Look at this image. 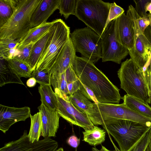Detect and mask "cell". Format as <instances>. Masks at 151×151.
I'll return each instance as SVG.
<instances>
[{
    "mask_svg": "<svg viewBox=\"0 0 151 151\" xmlns=\"http://www.w3.org/2000/svg\"><path fill=\"white\" fill-rule=\"evenodd\" d=\"M31 110L28 106L17 108L0 104V130L4 133L15 123L29 117Z\"/></svg>",
    "mask_w": 151,
    "mask_h": 151,
    "instance_id": "cell-13",
    "label": "cell"
},
{
    "mask_svg": "<svg viewBox=\"0 0 151 151\" xmlns=\"http://www.w3.org/2000/svg\"><path fill=\"white\" fill-rule=\"evenodd\" d=\"M19 42L9 38L0 39V58L7 60L16 56L19 52L17 48Z\"/></svg>",
    "mask_w": 151,
    "mask_h": 151,
    "instance_id": "cell-24",
    "label": "cell"
},
{
    "mask_svg": "<svg viewBox=\"0 0 151 151\" xmlns=\"http://www.w3.org/2000/svg\"><path fill=\"white\" fill-rule=\"evenodd\" d=\"M41 112L42 129L41 136L45 138L55 137L59 127V116L57 110H52L42 103L38 107Z\"/></svg>",
    "mask_w": 151,
    "mask_h": 151,
    "instance_id": "cell-15",
    "label": "cell"
},
{
    "mask_svg": "<svg viewBox=\"0 0 151 151\" xmlns=\"http://www.w3.org/2000/svg\"><path fill=\"white\" fill-rule=\"evenodd\" d=\"M56 110L59 116L70 123L83 128L91 129L94 126L86 114L77 109L69 101L58 96Z\"/></svg>",
    "mask_w": 151,
    "mask_h": 151,
    "instance_id": "cell-12",
    "label": "cell"
},
{
    "mask_svg": "<svg viewBox=\"0 0 151 151\" xmlns=\"http://www.w3.org/2000/svg\"><path fill=\"white\" fill-rule=\"evenodd\" d=\"M69 101L79 111L86 115L94 125L96 117V103H92L80 90L68 96Z\"/></svg>",
    "mask_w": 151,
    "mask_h": 151,
    "instance_id": "cell-18",
    "label": "cell"
},
{
    "mask_svg": "<svg viewBox=\"0 0 151 151\" xmlns=\"http://www.w3.org/2000/svg\"><path fill=\"white\" fill-rule=\"evenodd\" d=\"M58 146V142L50 137L30 142L27 130L17 140L6 143L0 149V151H56Z\"/></svg>",
    "mask_w": 151,
    "mask_h": 151,
    "instance_id": "cell-11",
    "label": "cell"
},
{
    "mask_svg": "<svg viewBox=\"0 0 151 151\" xmlns=\"http://www.w3.org/2000/svg\"><path fill=\"white\" fill-rule=\"evenodd\" d=\"M54 29L36 69L49 71L70 38V28L60 19L54 20Z\"/></svg>",
    "mask_w": 151,
    "mask_h": 151,
    "instance_id": "cell-6",
    "label": "cell"
},
{
    "mask_svg": "<svg viewBox=\"0 0 151 151\" xmlns=\"http://www.w3.org/2000/svg\"><path fill=\"white\" fill-rule=\"evenodd\" d=\"M116 19L108 24L101 37L103 62L111 61L119 64L129 54L128 50L116 39L115 32Z\"/></svg>",
    "mask_w": 151,
    "mask_h": 151,
    "instance_id": "cell-10",
    "label": "cell"
},
{
    "mask_svg": "<svg viewBox=\"0 0 151 151\" xmlns=\"http://www.w3.org/2000/svg\"><path fill=\"white\" fill-rule=\"evenodd\" d=\"M80 139L74 135H73L69 137L67 139V143L71 147L74 148H77L80 144Z\"/></svg>",
    "mask_w": 151,
    "mask_h": 151,
    "instance_id": "cell-40",
    "label": "cell"
},
{
    "mask_svg": "<svg viewBox=\"0 0 151 151\" xmlns=\"http://www.w3.org/2000/svg\"><path fill=\"white\" fill-rule=\"evenodd\" d=\"M54 22V20L51 22H47L31 29L19 42L17 48L36 43L49 32L53 26Z\"/></svg>",
    "mask_w": 151,
    "mask_h": 151,
    "instance_id": "cell-19",
    "label": "cell"
},
{
    "mask_svg": "<svg viewBox=\"0 0 151 151\" xmlns=\"http://www.w3.org/2000/svg\"><path fill=\"white\" fill-rule=\"evenodd\" d=\"M41 0H19L11 17L0 27V39L9 38L20 42L31 28L32 14Z\"/></svg>",
    "mask_w": 151,
    "mask_h": 151,
    "instance_id": "cell-2",
    "label": "cell"
},
{
    "mask_svg": "<svg viewBox=\"0 0 151 151\" xmlns=\"http://www.w3.org/2000/svg\"><path fill=\"white\" fill-rule=\"evenodd\" d=\"M115 32L118 42L130 52L134 46V31L130 19L124 13L116 19Z\"/></svg>",
    "mask_w": 151,
    "mask_h": 151,
    "instance_id": "cell-14",
    "label": "cell"
},
{
    "mask_svg": "<svg viewBox=\"0 0 151 151\" xmlns=\"http://www.w3.org/2000/svg\"><path fill=\"white\" fill-rule=\"evenodd\" d=\"M144 34L151 43V27L150 25L145 29L144 32Z\"/></svg>",
    "mask_w": 151,
    "mask_h": 151,
    "instance_id": "cell-42",
    "label": "cell"
},
{
    "mask_svg": "<svg viewBox=\"0 0 151 151\" xmlns=\"http://www.w3.org/2000/svg\"><path fill=\"white\" fill-rule=\"evenodd\" d=\"M80 82L81 85L79 90L82 93L91 101L97 104H98L99 102L92 91L83 84L81 81Z\"/></svg>",
    "mask_w": 151,
    "mask_h": 151,
    "instance_id": "cell-36",
    "label": "cell"
},
{
    "mask_svg": "<svg viewBox=\"0 0 151 151\" xmlns=\"http://www.w3.org/2000/svg\"><path fill=\"white\" fill-rule=\"evenodd\" d=\"M92 151H116V150H108L105 147L102 145L101 148L100 150H98L96 147H92Z\"/></svg>",
    "mask_w": 151,
    "mask_h": 151,
    "instance_id": "cell-43",
    "label": "cell"
},
{
    "mask_svg": "<svg viewBox=\"0 0 151 151\" xmlns=\"http://www.w3.org/2000/svg\"><path fill=\"white\" fill-rule=\"evenodd\" d=\"M56 151H64V150L62 147H60L57 149Z\"/></svg>",
    "mask_w": 151,
    "mask_h": 151,
    "instance_id": "cell-46",
    "label": "cell"
},
{
    "mask_svg": "<svg viewBox=\"0 0 151 151\" xmlns=\"http://www.w3.org/2000/svg\"><path fill=\"white\" fill-rule=\"evenodd\" d=\"M97 113L95 126L103 125L105 123L118 119L136 122L149 127L151 126V119L127 107L123 103L120 104H96Z\"/></svg>",
    "mask_w": 151,
    "mask_h": 151,
    "instance_id": "cell-7",
    "label": "cell"
},
{
    "mask_svg": "<svg viewBox=\"0 0 151 151\" xmlns=\"http://www.w3.org/2000/svg\"><path fill=\"white\" fill-rule=\"evenodd\" d=\"M102 126L117 143L120 151L128 150L151 127L124 119L107 122Z\"/></svg>",
    "mask_w": 151,
    "mask_h": 151,
    "instance_id": "cell-5",
    "label": "cell"
},
{
    "mask_svg": "<svg viewBox=\"0 0 151 151\" xmlns=\"http://www.w3.org/2000/svg\"><path fill=\"white\" fill-rule=\"evenodd\" d=\"M60 0H41L31 18V29L47 22L54 12L58 9Z\"/></svg>",
    "mask_w": 151,
    "mask_h": 151,
    "instance_id": "cell-17",
    "label": "cell"
},
{
    "mask_svg": "<svg viewBox=\"0 0 151 151\" xmlns=\"http://www.w3.org/2000/svg\"><path fill=\"white\" fill-rule=\"evenodd\" d=\"M110 4L101 0H77L75 16L101 37L105 28Z\"/></svg>",
    "mask_w": 151,
    "mask_h": 151,
    "instance_id": "cell-4",
    "label": "cell"
},
{
    "mask_svg": "<svg viewBox=\"0 0 151 151\" xmlns=\"http://www.w3.org/2000/svg\"><path fill=\"white\" fill-rule=\"evenodd\" d=\"M145 151H151V145L150 143L147 147Z\"/></svg>",
    "mask_w": 151,
    "mask_h": 151,
    "instance_id": "cell-45",
    "label": "cell"
},
{
    "mask_svg": "<svg viewBox=\"0 0 151 151\" xmlns=\"http://www.w3.org/2000/svg\"><path fill=\"white\" fill-rule=\"evenodd\" d=\"M83 141L91 145L96 146L101 144L105 139L106 131L101 128L94 126L91 129L83 132Z\"/></svg>",
    "mask_w": 151,
    "mask_h": 151,
    "instance_id": "cell-26",
    "label": "cell"
},
{
    "mask_svg": "<svg viewBox=\"0 0 151 151\" xmlns=\"http://www.w3.org/2000/svg\"><path fill=\"white\" fill-rule=\"evenodd\" d=\"M50 82L57 95L69 101V94L65 71L60 74H51Z\"/></svg>",
    "mask_w": 151,
    "mask_h": 151,
    "instance_id": "cell-23",
    "label": "cell"
},
{
    "mask_svg": "<svg viewBox=\"0 0 151 151\" xmlns=\"http://www.w3.org/2000/svg\"><path fill=\"white\" fill-rule=\"evenodd\" d=\"M7 60L11 68L20 77L28 78L32 77V71L28 64L14 57Z\"/></svg>",
    "mask_w": 151,
    "mask_h": 151,
    "instance_id": "cell-29",
    "label": "cell"
},
{
    "mask_svg": "<svg viewBox=\"0 0 151 151\" xmlns=\"http://www.w3.org/2000/svg\"><path fill=\"white\" fill-rule=\"evenodd\" d=\"M81 82L79 79L71 83L68 84L67 87L69 96L71 95L79 90Z\"/></svg>",
    "mask_w": 151,
    "mask_h": 151,
    "instance_id": "cell-39",
    "label": "cell"
},
{
    "mask_svg": "<svg viewBox=\"0 0 151 151\" xmlns=\"http://www.w3.org/2000/svg\"><path fill=\"white\" fill-rule=\"evenodd\" d=\"M70 38L77 52L93 63L102 58L101 38L87 27L76 29L70 33Z\"/></svg>",
    "mask_w": 151,
    "mask_h": 151,
    "instance_id": "cell-8",
    "label": "cell"
},
{
    "mask_svg": "<svg viewBox=\"0 0 151 151\" xmlns=\"http://www.w3.org/2000/svg\"><path fill=\"white\" fill-rule=\"evenodd\" d=\"M150 144L151 145V137L150 140Z\"/></svg>",
    "mask_w": 151,
    "mask_h": 151,
    "instance_id": "cell-48",
    "label": "cell"
},
{
    "mask_svg": "<svg viewBox=\"0 0 151 151\" xmlns=\"http://www.w3.org/2000/svg\"><path fill=\"white\" fill-rule=\"evenodd\" d=\"M80 81L91 89L99 103L118 104L119 89L89 60L76 56L72 66Z\"/></svg>",
    "mask_w": 151,
    "mask_h": 151,
    "instance_id": "cell-1",
    "label": "cell"
},
{
    "mask_svg": "<svg viewBox=\"0 0 151 151\" xmlns=\"http://www.w3.org/2000/svg\"><path fill=\"white\" fill-rule=\"evenodd\" d=\"M32 77L34 78L37 82L40 85H51V74L46 70H40L35 69L31 74Z\"/></svg>",
    "mask_w": 151,
    "mask_h": 151,
    "instance_id": "cell-32",
    "label": "cell"
},
{
    "mask_svg": "<svg viewBox=\"0 0 151 151\" xmlns=\"http://www.w3.org/2000/svg\"><path fill=\"white\" fill-rule=\"evenodd\" d=\"M151 127L142 137L127 151H145L150 142Z\"/></svg>",
    "mask_w": 151,
    "mask_h": 151,
    "instance_id": "cell-31",
    "label": "cell"
},
{
    "mask_svg": "<svg viewBox=\"0 0 151 151\" xmlns=\"http://www.w3.org/2000/svg\"><path fill=\"white\" fill-rule=\"evenodd\" d=\"M0 86L6 84L16 83L24 86L20 77L10 67L7 60L0 58Z\"/></svg>",
    "mask_w": 151,
    "mask_h": 151,
    "instance_id": "cell-21",
    "label": "cell"
},
{
    "mask_svg": "<svg viewBox=\"0 0 151 151\" xmlns=\"http://www.w3.org/2000/svg\"><path fill=\"white\" fill-rule=\"evenodd\" d=\"M19 0H0V27L9 20L15 12Z\"/></svg>",
    "mask_w": 151,
    "mask_h": 151,
    "instance_id": "cell-27",
    "label": "cell"
},
{
    "mask_svg": "<svg viewBox=\"0 0 151 151\" xmlns=\"http://www.w3.org/2000/svg\"><path fill=\"white\" fill-rule=\"evenodd\" d=\"M137 13L134 8L130 5L126 15L131 21L134 31V47L129 54L130 58L142 70L151 59V43L140 30Z\"/></svg>",
    "mask_w": 151,
    "mask_h": 151,
    "instance_id": "cell-9",
    "label": "cell"
},
{
    "mask_svg": "<svg viewBox=\"0 0 151 151\" xmlns=\"http://www.w3.org/2000/svg\"><path fill=\"white\" fill-rule=\"evenodd\" d=\"M121 88L127 94L148 104L151 98L143 72L130 58L122 62L117 71Z\"/></svg>",
    "mask_w": 151,
    "mask_h": 151,
    "instance_id": "cell-3",
    "label": "cell"
},
{
    "mask_svg": "<svg viewBox=\"0 0 151 151\" xmlns=\"http://www.w3.org/2000/svg\"><path fill=\"white\" fill-rule=\"evenodd\" d=\"M142 70L147 86L151 98V59Z\"/></svg>",
    "mask_w": 151,
    "mask_h": 151,
    "instance_id": "cell-37",
    "label": "cell"
},
{
    "mask_svg": "<svg viewBox=\"0 0 151 151\" xmlns=\"http://www.w3.org/2000/svg\"><path fill=\"white\" fill-rule=\"evenodd\" d=\"M53 29V25L49 32L34 44L31 51L29 63L32 72L36 69L40 58L52 35Z\"/></svg>",
    "mask_w": 151,
    "mask_h": 151,
    "instance_id": "cell-20",
    "label": "cell"
},
{
    "mask_svg": "<svg viewBox=\"0 0 151 151\" xmlns=\"http://www.w3.org/2000/svg\"><path fill=\"white\" fill-rule=\"evenodd\" d=\"M149 0H134L135 4V9L140 17H144L147 16L148 14L146 11L147 4Z\"/></svg>",
    "mask_w": 151,
    "mask_h": 151,
    "instance_id": "cell-35",
    "label": "cell"
},
{
    "mask_svg": "<svg viewBox=\"0 0 151 151\" xmlns=\"http://www.w3.org/2000/svg\"><path fill=\"white\" fill-rule=\"evenodd\" d=\"M76 50L70 38L49 72L51 74H61L73 66L76 57Z\"/></svg>",
    "mask_w": 151,
    "mask_h": 151,
    "instance_id": "cell-16",
    "label": "cell"
},
{
    "mask_svg": "<svg viewBox=\"0 0 151 151\" xmlns=\"http://www.w3.org/2000/svg\"><path fill=\"white\" fill-rule=\"evenodd\" d=\"M38 89L41 103L51 110H56L58 96L52 90L51 85H40Z\"/></svg>",
    "mask_w": 151,
    "mask_h": 151,
    "instance_id": "cell-22",
    "label": "cell"
},
{
    "mask_svg": "<svg viewBox=\"0 0 151 151\" xmlns=\"http://www.w3.org/2000/svg\"><path fill=\"white\" fill-rule=\"evenodd\" d=\"M31 125L28 134L29 140L33 143L39 140L42 129V121L41 112L39 111L34 115L30 114Z\"/></svg>",
    "mask_w": 151,
    "mask_h": 151,
    "instance_id": "cell-28",
    "label": "cell"
},
{
    "mask_svg": "<svg viewBox=\"0 0 151 151\" xmlns=\"http://www.w3.org/2000/svg\"><path fill=\"white\" fill-rule=\"evenodd\" d=\"M77 0H60L58 9L61 15H63L65 19L70 15H75Z\"/></svg>",
    "mask_w": 151,
    "mask_h": 151,
    "instance_id": "cell-30",
    "label": "cell"
},
{
    "mask_svg": "<svg viewBox=\"0 0 151 151\" xmlns=\"http://www.w3.org/2000/svg\"><path fill=\"white\" fill-rule=\"evenodd\" d=\"M137 17L140 30L142 33H144L145 29L150 24V21L148 15L142 17L137 13Z\"/></svg>",
    "mask_w": 151,
    "mask_h": 151,
    "instance_id": "cell-38",
    "label": "cell"
},
{
    "mask_svg": "<svg viewBox=\"0 0 151 151\" xmlns=\"http://www.w3.org/2000/svg\"><path fill=\"white\" fill-rule=\"evenodd\" d=\"M146 11H148L149 14H151V0H149L146 6Z\"/></svg>",
    "mask_w": 151,
    "mask_h": 151,
    "instance_id": "cell-44",
    "label": "cell"
},
{
    "mask_svg": "<svg viewBox=\"0 0 151 151\" xmlns=\"http://www.w3.org/2000/svg\"><path fill=\"white\" fill-rule=\"evenodd\" d=\"M148 16L149 17L150 21V26L151 27V14H148Z\"/></svg>",
    "mask_w": 151,
    "mask_h": 151,
    "instance_id": "cell-47",
    "label": "cell"
},
{
    "mask_svg": "<svg viewBox=\"0 0 151 151\" xmlns=\"http://www.w3.org/2000/svg\"><path fill=\"white\" fill-rule=\"evenodd\" d=\"M124 12L123 9L117 5L115 2L110 3L109 16L105 28L110 22L118 18L124 13Z\"/></svg>",
    "mask_w": 151,
    "mask_h": 151,
    "instance_id": "cell-33",
    "label": "cell"
},
{
    "mask_svg": "<svg viewBox=\"0 0 151 151\" xmlns=\"http://www.w3.org/2000/svg\"><path fill=\"white\" fill-rule=\"evenodd\" d=\"M35 44H31L22 47L17 48L19 52L14 58L29 64L31 51Z\"/></svg>",
    "mask_w": 151,
    "mask_h": 151,
    "instance_id": "cell-34",
    "label": "cell"
},
{
    "mask_svg": "<svg viewBox=\"0 0 151 151\" xmlns=\"http://www.w3.org/2000/svg\"><path fill=\"white\" fill-rule=\"evenodd\" d=\"M37 83L36 79L33 77H31L27 81L26 84L29 87H32L36 85Z\"/></svg>",
    "mask_w": 151,
    "mask_h": 151,
    "instance_id": "cell-41",
    "label": "cell"
},
{
    "mask_svg": "<svg viewBox=\"0 0 151 151\" xmlns=\"http://www.w3.org/2000/svg\"><path fill=\"white\" fill-rule=\"evenodd\" d=\"M121 99L123 100V104L125 106L151 119V107L149 105L127 94L122 97Z\"/></svg>",
    "mask_w": 151,
    "mask_h": 151,
    "instance_id": "cell-25",
    "label": "cell"
}]
</instances>
